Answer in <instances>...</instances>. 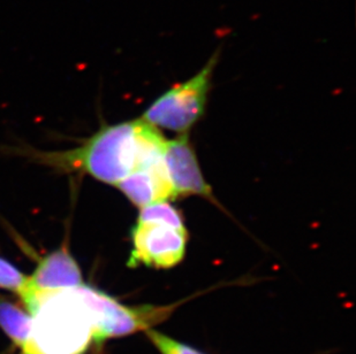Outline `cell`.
<instances>
[{
	"instance_id": "8fae6325",
	"label": "cell",
	"mask_w": 356,
	"mask_h": 354,
	"mask_svg": "<svg viewBox=\"0 0 356 354\" xmlns=\"http://www.w3.org/2000/svg\"><path fill=\"white\" fill-rule=\"evenodd\" d=\"M28 276L5 258L0 257V289L10 291L17 296L27 284Z\"/></svg>"
},
{
	"instance_id": "5b68a950",
	"label": "cell",
	"mask_w": 356,
	"mask_h": 354,
	"mask_svg": "<svg viewBox=\"0 0 356 354\" xmlns=\"http://www.w3.org/2000/svg\"><path fill=\"white\" fill-rule=\"evenodd\" d=\"M133 250L128 267L145 264L155 269H170L185 257L188 233L166 224L136 222L131 230Z\"/></svg>"
},
{
	"instance_id": "3957f363",
	"label": "cell",
	"mask_w": 356,
	"mask_h": 354,
	"mask_svg": "<svg viewBox=\"0 0 356 354\" xmlns=\"http://www.w3.org/2000/svg\"><path fill=\"white\" fill-rule=\"evenodd\" d=\"M80 292L90 315L96 344L152 329L155 324L168 320L177 307V305L126 306L110 294L86 284L80 285Z\"/></svg>"
},
{
	"instance_id": "6da1fadb",
	"label": "cell",
	"mask_w": 356,
	"mask_h": 354,
	"mask_svg": "<svg viewBox=\"0 0 356 354\" xmlns=\"http://www.w3.org/2000/svg\"><path fill=\"white\" fill-rule=\"evenodd\" d=\"M166 142L157 127L140 119L104 126L80 147L40 153V159L52 167L83 171L117 185L135 169L164 157Z\"/></svg>"
},
{
	"instance_id": "7a4b0ae2",
	"label": "cell",
	"mask_w": 356,
	"mask_h": 354,
	"mask_svg": "<svg viewBox=\"0 0 356 354\" xmlns=\"http://www.w3.org/2000/svg\"><path fill=\"white\" fill-rule=\"evenodd\" d=\"M20 298L33 318L31 337L22 354H83L94 343L80 285L54 292H24Z\"/></svg>"
},
{
	"instance_id": "7c38bea8",
	"label": "cell",
	"mask_w": 356,
	"mask_h": 354,
	"mask_svg": "<svg viewBox=\"0 0 356 354\" xmlns=\"http://www.w3.org/2000/svg\"><path fill=\"white\" fill-rule=\"evenodd\" d=\"M145 332L161 354H204L189 345L177 341L175 338L161 334L155 329H149Z\"/></svg>"
},
{
	"instance_id": "30bf717a",
	"label": "cell",
	"mask_w": 356,
	"mask_h": 354,
	"mask_svg": "<svg viewBox=\"0 0 356 354\" xmlns=\"http://www.w3.org/2000/svg\"><path fill=\"white\" fill-rule=\"evenodd\" d=\"M138 222L166 224L175 229H186L184 219L180 212L172 206L168 201H157L154 204L143 206L140 210Z\"/></svg>"
},
{
	"instance_id": "ba28073f",
	"label": "cell",
	"mask_w": 356,
	"mask_h": 354,
	"mask_svg": "<svg viewBox=\"0 0 356 354\" xmlns=\"http://www.w3.org/2000/svg\"><path fill=\"white\" fill-rule=\"evenodd\" d=\"M115 187L140 208L177 198L165 167L164 158L135 169Z\"/></svg>"
},
{
	"instance_id": "52a82bcc",
	"label": "cell",
	"mask_w": 356,
	"mask_h": 354,
	"mask_svg": "<svg viewBox=\"0 0 356 354\" xmlns=\"http://www.w3.org/2000/svg\"><path fill=\"white\" fill-rule=\"evenodd\" d=\"M82 282L80 266L66 248H60L40 259L34 274L28 278L27 284L19 294L24 292H54L76 287Z\"/></svg>"
},
{
	"instance_id": "8992f818",
	"label": "cell",
	"mask_w": 356,
	"mask_h": 354,
	"mask_svg": "<svg viewBox=\"0 0 356 354\" xmlns=\"http://www.w3.org/2000/svg\"><path fill=\"white\" fill-rule=\"evenodd\" d=\"M164 164L177 197L202 196L212 198L211 187L202 174L188 135H180L175 140L166 142Z\"/></svg>"
},
{
	"instance_id": "277c9868",
	"label": "cell",
	"mask_w": 356,
	"mask_h": 354,
	"mask_svg": "<svg viewBox=\"0 0 356 354\" xmlns=\"http://www.w3.org/2000/svg\"><path fill=\"white\" fill-rule=\"evenodd\" d=\"M219 58L220 50H216L201 71L189 80L172 87L154 101L145 110L142 120L154 127L187 133L204 113Z\"/></svg>"
},
{
	"instance_id": "9c48e42d",
	"label": "cell",
	"mask_w": 356,
	"mask_h": 354,
	"mask_svg": "<svg viewBox=\"0 0 356 354\" xmlns=\"http://www.w3.org/2000/svg\"><path fill=\"white\" fill-rule=\"evenodd\" d=\"M33 318L24 308L7 301H0V328L21 350L31 337Z\"/></svg>"
}]
</instances>
